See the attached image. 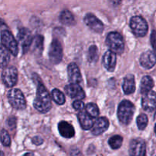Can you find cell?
<instances>
[{"instance_id": "6da1fadb", "label": "cell", "mask_w": 156, "mask_h": 156, "mask_svg": "<svg viewBox=\"0 0 156 156\" xmlns=\"http://www.w3.org/2000/svg\"><path fill=\"white\" fill-rule=\"evenodd\" d=\"M34 107L41 113H47L51 108V98L47 88L39 82L37 88V94L34 101Z\"/></svg>"}, {"instance_id": "7a4b0ae2", "label": "cell", "mask_w": 156, "mask_h": 156, "mask_svg": "<svg viewBox=\"0 0 156 156\" xmlns=\"http://www.w3.org/2000/svg\"><path fill=\"white\" fill-rule=\"evenodd\" d=\"M135 107L131 101L127 100L122 101L118 108V118L124 125L129 124L132 120Z\"/></svg>"}, {"instance_id": "3957f363", "label": "cell", "mask_w": 156, "mask_h": 156, "mask_svg": "<svg viewBox=\"0 0 156 156\" xmlns=\"http://www.w3.org/2000/svg\"><path fill=\"white\" fill-rule=\"evenodd\" d=\"M106 44L110 49V51L116 54L123 53L125 44L121 34L118 32H110L106 37Z\"/></svg>"}, {"instance_id": "277c9868", "label": "cell", "mask_w": 156, "mask_h": 156, "mask_svg": "<svg viewBox=\"0 0 156 156\" xmlns=\"http://www.w3.org/2000/svg\"><path fill=\"white\" fill-rule=\"evenodd\" d=\"M8 100L12 107L17 110H23L26 108V101L19 89L14 88L8 93Z\"/></svg>"}, {"instance_id": "5b68a950", "label": "cell", "mask_w": 156, "mask_h": 156, "mask_svg": "<svg viewBox=\"0 0 156 156\" xmlns=\"http://www.w3.org/2000/svg\"><path fill=\"white\" fill-rule=\"evenodd\" d=\"M2 44L12 53L13 56H17L18 52V44L13 35L9 30H6L1 31Z\"/></svg>"}, {"instance_id": "8992f818", "label": "cell", "mask_w": 156, "mask_h": 156, "mask_svg": "<svg viewBox=\"0 0 156 156\" xmlns=\"http://www.w3.org/2000/svg\"><path fill=\"white\" fill-rule=\"evenodd\" d=\"M130 27L137 37H144L148 32V24L143 18L134 16L130 20Z\"/></svg>"}, {"instance_id": "52a82bcc", "label": "cell", "mask_w": 156, "mask_h": 156, "mask_svg": "<svg viewBox=\"0 0 156 156\" xmlns=\"http://www.w3.org/2000/svg\"><path fill=\"white\" fill-rule=\"evenodd\" d=\"M2 79L6 87H13L18 80V71L14 66H7L2 73Z\"/></svg>"}, {"instance_id": "ba28073f", "label": "cell", "mask_w": 156, "mask_h": 156, "mask_svg": "<svg viewBox=\"0 0 156 156\" xmlns=\"http://www.w3.org/2000/svg\"><path fill=\"white\" fill-rule=\"evenodd\" d=\"M63 49L60 41L57 39L52 41L49 49V58L52 63L58 64L62 59Z\"/></svg>"}, {"instance_id": "9c48e42d", "label": "cell", "mask_w": 156, "mask_h": 156, "mask_svg": "<svg viewBox=\"0 0 156 156\" xmlns=\"http://www.w3.org/2000/svg\"><path fill=\"white\" fill-rule=\"evenodd\" d=\"M17 38H18V41L22 47L23 53H27L29 47H31L32 42H33V37H32V34L30 30L25 27H22L18 30Z\"/></svg>"}, {"instance_id": "30bf717a", "label": "cell", "mask_w": 156, "mask_h": 156, "mask_svg": "<svg viewBox=\"0 0 156 156\" xmlns=\"http://www.w3.org/2000/svg\"><path fill=\"white\" fill-rule=\"evenodd\" d=\"M146 147L145 143L141 139L132 140L129 145L130 156H145Z\"/></svg>"}, {"instance_id": "8fae6325", "label": "cell", "mask_w": 156, "mask_h": 156, "mask_svg": "<svg viewBox=\"0 0 156 156\" xmlns=\"http://www.w3.org/2000/svg\"><path fill=\"white\" fill-rule=\"evenodd\" d=\"M84 22L91 30L96 33H102L103 31V24L93 14L86 15V16L84 17Z\"/></svg>"}, {"instance_id": "7c38bea8", "label": "cell", "mask_w": 156, "mask_h": 156, "mask_svg": "<svg viewBox=\"0 0 156 156\" xmlns=\"http://www.w3.org/2000/svg\"><path fill=\"white\" fill-rule=\"evenodd\" d=\"M65 91L67 95L71 98L81 101L85 98L84 90L78 84H70L67 85L65 87Z\"/></svg>"}, {"instance_id": "4fadbf2b", "label": "cell", "mask_w": 156, "mask_h": 156, "mask_svg": "<svg viewBox=\"0 0 156 156\" xmlns=\"http://www.w3.org/2000/svg\"><path fill=\"white\" fill-rule=\"evenodd\" d=\"M142 108L146 111H152L156 108V93L151 91L145 94L142 100Z\"/></svg>"}, {"instance_id": "5bb4252c", "label": "cell", "mask_w": 156, "mask_h": 156, "mask_svg": "<svg viewBox=\"0 0 156 156\" xmlns=\"http://www.w3.org/2000/svg\"><path fill=\"white\" fill-rule=\"evenodd\" d=\"M139 62L142 66L145 69H148L152 68L156 63L155 54L151 50H148L141 55Z\"/></svg>"}, {"instance_id": "9a60e30c", "label": "cell", "mask_w": 156, "mask_h": 156, "mask_svg": "<svg viewBox=\"0 0 156 156\" xmlns=\"http://www.w3.org/2000/svg\"><path fill=\"white\" fill-rule=\"evenodd\" d=\"M67 74H68L69 81L71 82V84H79L82 82V76L80 69L74 62H71L68 66Z\"/></svg>"}, {"instance_id": "2e32d148", "label": "cell", "mask_w": 156, "mask_h": 156, "mask_svg": "<svg viewBox=\"0 0 156 156\" xmlns=\"http://www.w3.org/2000/svg\"><path fill=\"white\" fill-rule=\"evenodd\" d=\"M109 125V120L106 117H99L96 120L92 127V133L94 136L100 135L108 129Z\"/></svg>"}, {"instance_id": "e0dca14e", "label": "cell", "mask_w": 156, "mask_h": 156, "mask_svg": "<svg viewBox=\"0 0 156 156\" xmlns=\"http://www.w3.org/2000/svg\"><path fill=\"white\" fill-rule=\"evenodd\" d=\"M102 64H103V66L109 72L114 71L116 65V53L110 51V50L106 52V53L103 56V58H102Z\"/></svg>"}, {"instance_id": "ac0fdd59", "label": "cell", "mask_w": 156, "mask_h": 156, "mask_svg": "<svg viewBox=\"0 0 156 156\" xmlns=\"http://www.w3.org/2000/svg\"><path fill=\"white\" fill-rule=\"evenodd\" d=\"M78 120L83 129L88 130L93 127L94 124V118L90 117L86 111H83L78 114Z\"/></svg>"}, {"instance_id": "d6986e66", "label": "cell", "mask_w": 156, "mask_h": 156, "mask_svg": "<svg viewBox=\"0 0 156 156\" xmlns=\"http://www.w3.org/2000/svg\"><path fill=\"white\" fill-rule=\"evenodd\" d=\"M58 130L63 137L67 139L72 138L75 133L73 126L66 121L60 122L58 124Z\"/></svg>"}, {"instance_id": "ffe728a7", "label": "cell", "mask_w": 156, "mask_h": 156, "mask_svg": "<svg viewBox=\"0 0 156 156\" xmlns=\"http://www.w3.org/2000/svg\"><path fill=\"white\" fill-rule=\"evenodd\" d=\"M122 89L124 93L126 94H132L136 90V82H135V78L132 75H128L125 76L123 81V85H122Z\"/></svg>"}, {"instance_id": "44dd1931", "label": "cell", "mask_w": 156, "mask_h": 156, "mask_svg": "<svg viewBox=\"0 0 156 156\" xmlns=\"http://www.w3.org/2000/svg\"><path fill=\"white\" fill-rule=\"evenodd\" d=\"M60 21L63 24L67 26L74 25L75 21L74 16L69 10H64L60 15Z\"/></svg>"}, {"instance_id": "7402d4cb", "label": "cell", "mask_w": 156, "mask_h": 156, "mask_svg": "<svg viewBox=\"0 0 156 156\" xmlns=\"http://www.w3.org/2000/svg\"><path fill=\"white\" fill-rule=\"evenodd\" d=\"M153 86H154V81H153V79L150 76H145V77L142 78V81H141V93L145 94L146 93L149 92L152 89Z\"/></svg>"}, {"instance_id": "603a6c76", "label": "cell", "mask_w": 156, "mask_h": 156, "mask_svg": "<svg viewBox=\"0 0 156 156\" xmlns=\"http://www.w3.org/2000/svg\"><path fill=\"white\" fill-rule=\"evenodd\" d=\"M10 52L0 44V68H6L10 59Z\"/></svg>"}, {"instance_id": "cb8c5ba5", "label": "cell", "mask_w": 156, "mask_h": 156, "mask_svg": "<svg viewBox=\"0 0 156 156\" xmlns=\"http://www.w3.org/2000/svg\"><path fill=\"white\" fill-rule=\"evenodd\" d=\"M43 37L41 35H37L34 39L33 44V52L35 54H41L43 50Z\"/></svg>"}, {"instance_id": "d4e9b609", "label": "cell", "mask_w": 156, "mask_h": 156, "mask_svg": "<svg viewBox=\"0 0 156 156\" xmlns=\"http://www.w3.org/2000/svg\"><path fill=\"white\" fill-rule=\"evenodd\" d=\"M52 98L58 105H64L65 102V96L64 93L57 88L52 91Z\"/></svg>"}, {"instance_id": "484cf974", "label": "cell", "mask_w": 156, "mask_h": 156, "mask_svg": "<svg viewBox=\"0 0 156 156\" xmlns=\"http://www.w3.org/2000/svg\"><path fill=\"white\" fill-rule=\"evenodd\" d=\"M122 144V137L120 136H113L109 140V145L113 149H118Z\"/></svg>"}, {"instance_id": "4316f807", "label": "cell", "mask_w": 156, "mask_h": 156, "mask_svg": "<svg viewBox=\"0 0 156 156\" xmlns=\"http://www.w3.org/2000/svg\"><path fill=\"white\" fill-rule=\"evenodd\" d=\"M85 111L93 118H95V117H98L99 114V108L96 106V105L93 103H90L86 106Z\"/></svg>"}, {"instance_id": "83f0119b", "label": "cell", "mask_w": 156, "mask_h": 156, "mask_svg": "<svg viewBox=\"0 0 156 156\" xmlns=\"http://www.w3.org/2000/svg\"><path fill=\"white\" fill-rule=\"evenodd\" d=\"M87 57H88V60L91 62L97 61L98 57H99V52H98V49L96 46L93 45L89 48Z\"/></svg>"}, {"instance_id": "f1b7e54d", "label": "cell", "mask_w": 156, "mask_h": 156, "mask_svg": "<svg viewBox=\"0 0 156 156\" xmlns=\"http://www.w3.org/2000/svg\"><path fill=\"white\" fill-rule=\"evenodd\" d=\"M148 125V117L145 114H142L137 117V126L140 130H143Z\"/></svg>"}, {"instance_id": "f546056e", "label": "cell", "mask_w": 156, "mask_h": 156, "mask_svg": "<svg viewBox=\"0 0 156 156\" xmlns=\"http://www.w3.org/2000/svg\"><path fill=\"white\" fill-rule=\"evenodd\" d=\"M0 140L2 143L3 146H9L11 144V139L9 136V134L8 133L6 129H2L0 133Z\"/></svg>"}, {"instance_id": "4dcf8cb0", "label": "cell", "mask_w": 156, "mask_h": 156, "mask_svg": "<svg viewBox=\"0 0 156 156\" xmlns=\"http://www.w3.org/2000/svg\"><path fill=\"white\" fill-rule=\"evenodd\" d=\"M73 108L77 111H83L84 109V104L82 101L76 100L73 102Z\"/></svg>"}, {"instance_id": "1f68e13d", "label": "cell", "mask_w": 156, "mask_h": 156, "mask_svg": "<svg viewBox=\"0 0 156 156\" xmlns=\"http://www.w3.org/2000/svg\"><path fill=\"white\" fill-rule=\"evenodd\" d=\"M43 142H44V140H43V139L40 136H35L32 139V143H33V144H35V146H40V145L42 144Z\"/></svg>"}, {"instance_id": "d6a6232c", "label": "cell", "mask_w": 156, "mask_h": 156, "mask_svg": "<svg viewBox=\"0 0 156 156\" xmlns=\"http://www.w3.org/2000/svg\"><path fill=\"white\" fill-rule=\"evenodd\" d=\"M70 155L71 156H83L80 151L76 148H73L70 151Z\"/></svg>"}, {"instance_id": "836d02e7", "label": "cell", "mask_w": 156, "mask_h": 156, "mask_svg": "<svg viewBox=\"0 0 156 156\" xmlns=\"http://www.w3.org/2000/svg\"><path fill=\"white\" fill-rule=\"evenodd\" d=\"M151 44H152L153 47H154V50H156V32L153 31L152 34H151Z\"/></svg>"}, {"instance_id": "e575fe53", "label": "cell", "mask_w": 156, "mask_h": 156, "mask_svg": "<svg viewBox=\"0 0 156 156\" xmlns=\"http://www.w3.org/2000/svg\"><path fill=\"white\" fill-rule=\"evenodd\" d=\"M108 1L110 4L112 5L113 6H118L120 5L122 0H108Z\"/></svg>"}, {"instance_id": "d590c367", "label": "cell", "mask_w": 156, "mask_h": 156, "mask_svg": "<svg viewBox=\"0 0 156 156\" xmlns=\"http://www.w3.org/2000/svg\"><path fill=\"white\" fill-rule=\"evenodd\" d=\"M8 123H9V126L11 127H14L15 126V119L14 117H11V118L9 119L8 120Z\"/></svg>"}, {"instance_id": "8d00e7d4", "label": "cell", "mask_w": 156, "mask_h": 156, "mask_svg": "<svg viewBox=\"0 0 156 156\" xmlns=\"http://www.w3.org/2000/svg\"><path fill=\"white\" fill-rule=\"evenodd\" d=\"M23 156H35L33 153L32 152H28V153H25Z\"/></svg>"}, {"instance_id": "74e56055", "label": "cell", "mask_w": 156, "mask_h": 156, "mask_svg": "<svg viewBox=\"0 0 156 156\" xmlns=\"http://www.w3.org/2000/svg\"><path fill=\"white\" fill-rule=\"evenodd\" d=\"M0 156H4V153L2 152H1V151H0Z\"/></svg>"}, {"instance_id": "f35d334b", "label": "cell", "mask_w": 156, "mask_h": 156, "mask_svg": "<svg viewBox=\"0 0 156 156\" xmlns=\"http://www.w3.org/2000/svg\"><path fill=\"white\" fill-rule=\"evenodd\" d=\"M154 131H155V133H156V125H155V127H154Z\"/></svg>"}]
</instances>
